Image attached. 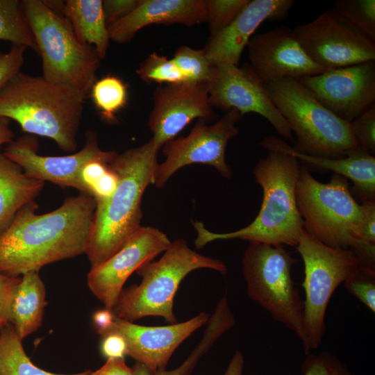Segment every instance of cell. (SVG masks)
<instances>
[{"instance_id":"obj_22","label":"cell","mask_w":375,"mask_h":375,"mask_svg":"<svg viewBox=\"0 0 375 375\" xmlns=\"http://www.w3.org/2000/svg\"><path fill=\"white\" fill-rule=\"evenodd\" d=\"M206 18V0H140L132 12L109 24L108 29L110 40L123 44L151 24L193 26Z\"/></svg>"},{"instance_id":"obj_14","label":"cell","mask_w":375,"mask_h":375,"mask_svg":"<svg viewBox=\"0 0 375 375\" xmlns=\"http://www.w3.org/2000/svg\"><path fill=\"white\" fill-rule=\"evenodd\" d=\"M211 107L235 109L242 116L255 112L265 118L281 137L293 140L292 130L272 101L266 84L249 64L214 66L208 82Z\"/></svg>"},{"instance_id":"obj_30","label":"cell","mask_w":375,"mask_h":375,"mask_svg":"<svg viewBox=\"0 0 375 375\" xmlns=\"http://www.w3.org/2000/svg\"><path fill=\"white\" fill-rule=\"evenodd\" d=\"M333 8L352 26L375 42L374 0H338Z\"/></svg>"},{"instance_id":"obj_35","label":"cell","mask_w":375,"mask_h":375,"mask_svg":"<svg viewBox=\"0 0 375 375\" xmlns=\"http://www.w3.org/2000/svg\"><path fill=\"white\" fill-rule=\"evenodd\" d=\"M301 369L303 375H355L335 356L327 351L308 354Z\"/></svg>"},{"instance_id":"obj_28","label":"cell","mask_w":375,"mask_h":375,"mask_svg":"<svg viewBox=\"0 0 375 375\" xmlns=\"http://www.w3.org/2000/svg\"><path fill=\"white\" fill-rule=\"evenodd\" d=\"M90 94L101 117L114 122L127 103L128 86L119 77L108 74L94 82Z\"/></svg>"},{"instance_id":"obj_13","label":"cell","mask_w":375,"mask_h":375,"mask_svg":"<svg viewBox=\"0 0 375 375\" xmlns=\"http://www.w3.org/2000/svg\"><path fill=\"white\" fill-rule=\"evenodd\" d=\"M38 143L33 136L24 135L6 145L3 153L19 165L30 177L49 181L61 188H73L81 194H87L81 181V172L90 162L109 163L117 152L102 150L97 135L92 131L85 133L83 147L72 154L61 156L38 154Z\"/></svg>"},{"instance_id":"obj_17","label":"cell","mask_w":375,"mask_h":375,"mask_svg":"<svg viewBox=\"0 0 375 375\" xmlns=\"http://www.w3.org/2000/svg\"><path fill=\"white\" fill-rule=\"evenodd\" d=\"M212 108L208 83L183 82L156 88L148 122L156 148L159 150L176 138L193 119L210 118Z\"/></svg>"},{"instance_id":"obj_1","label":"cell","mask_w":375,"mask_h":375,"mask_svg":"<svg viewBox=\"0 0 375 375\" xmlns=\"http://www.w3.org/2000/svg\"><path fill=\"white\" fill-rule=\"evenodd\" d=\"M38 208L35 201L24 206L0 234V273L19 276L85 253L96 208L92 197H67L44 214Z\"/></svg>"},{"instance_id":"obj_45","label":"cell","mask_w":375,"mask_h":375,"mask_svg":"<svg viewBox=\"0 0 375 375\" xmlns=\"http://www.w3.org/2000/svg\"><path fill=\"white\" fill-rule=\"evenodd\" d=\"M10 125V119L0 117V148L3 145H6L15 140V134Z\"/></svg>"},{"instance_id":"obj_27","label":"cell","mask_w":375,"mask_h":375,"mask_svg":"<svg viewBox=\"0 0 375 375\" xmlns=\"http://www.w3.org/2000/svg\"><path fill=\"white\" fill-rule=\"evenodd\" d=\"M206 324L207 326L201 341L181 365L171 370L165 369L151 374L144 365L135 362L131 367L133 375H190L201 358L231 328L228 319L219 314L210 315Z\"/></svg>"},{"instance_id":"obj_40","label":"cell","mask_w":375,"mask_h":375,"mask_svg":"<svg viewBox=\"0 0 375 375\" xmlns=\"http://www.w3.org/2000/svg\"><path fill=\"white\" fill-rule=\"evenodd\" d=\"M101 338L100 351L106 359H124L127 356L126 342L122 335L110 332Z\"/></svg>"},{"instance_id":"obj_23","label":"cell","mask_w":375,"mask_h":375,"mask_svg":"<svg viewBox=\"0 0 375 375\" xmlns=\"http://www.w3.org/2000/svg\"><path fill=\"white\" fill-rule=\"evenodd\" d=\"M44 185L0 151V234L24 206L35 201Z\"/></svg>"},{"instance_id":"obj_39","label":"cell","mask_w":375,"mask_h":375,"mask_svg":"<svg viewBox=\"0 0 375 375\" xmlns=\"http://www.w3.org/2000/svg\"><path fill=\"white\" fill-rule=\"evenodd\" d=\"M140 0H103L102 6L107 25L121 19L132 12Z\"/></svg>"},{"instance_id":"obj_29","label":"cell","mask_w":375,"mask_h":375,"mask_svg":"<svg viewBox=\"0 0 375 375\" xmlns=\"http://www.w3.org/2000/svg\"><path fill=\"white\" fill-rule=\"evenodd\" d=\"M0 40L22 45L38 53L19 0H0Z\"/></svg>"},{"instance_id":"obj_10","label":"cell","mask_w":375,"mask_h":375,"mask_svg":"<svg viewBox=\"0 0 375 375\" xmlns=\"http://www.w3.org/2000/svg\"><path fill=\"white\" fill-rule=\"evenodd\" d=\"M304 265L305 291L303 339L308 355L321 344L325 333L328 304L338 285L360 265L350 249L329 247L305 231L296 247Z\"/></svg>"},{"instance_id":"obj_9","label":"cell","mask_w":375,"mask_h":375,"mask_svg":"<svg viewBox=\"0 0 375 375\" xmlns=\"http://www.w3.org/2000/svg\"><path fill=\"white\" fill-rule=\"evenodd\" d=\"M297 262L283 245L250 242L242 272L249 297L302 340L304 302L291 275Z\"/></svg>"},{"instance_id":"obj_21","label":"cell","mask_w":375,"mask_h":375,"mask_svg":"<svg viewBox=\"0 0 375 375\" xmlns=\"http://www.w3.org/2000/svg\"><path fill=\"white\" fill-rule=\"evenodd\" d=\"M260 145L268 151L292 156L310 168L332 172L350 180L353 183L351 194L361 203L375 201V157L360 148L335 158L301 153L275 135L266 136Z\"/></svg>"},{"instance_id":"obj_43","label":"cell","mask_w":375,"mask_h":375,"mask_svg":"<svg viewBox=\"0 0 375 375\" xmlns=\"http://www.w3.org/2000/svg\"><path fill=\"white\" fill-rule=\"evenodd\" d=\"M115 317L112 311L107 308L98 310L93 314V323L100 336L103 335L111 326Z\"/></svg>"},{"instance_id":"obj_4","label":"cell","mask_w":375,"mask_h":375,"mask_svg":"<svg viewBox=\"0 0 375 375\" xmlns=\"http://www.w3.org/2000/svg\"><path fill=\"white\" fill-rule=\"evenodd\" d=\"M86 97L75 88L22 72L0 90V117L15 121L28 134L53 140L74 152Z\"/></svg>"},{"instance_id":"obj_33","label":"cell","mask_w":375,"mask_h":375,"mask_svg":"<svg viewBox=\"0 0 375 375\" xmlns=\"http://www.w3.org/2000/svg\"><path fill=\"white\" fill-rule=\"evenodd\" d=\"M249 0H206L207 18L210 35L228 26Z\"/></svg>"},{"instance_id":"obj_2","label":"cell","mask_w":375,"mask_h":375,"mask_svg":"<svg viewBox=\"0 0 375 375\" xmlns=\"http://www.w3.org/2000/svg\"><path fill=\"white\" fill-rule=\"evenodd\" d=\"M158 151L151 139L117 153L109 162L118 182L108 200L96 203L85 250L90 269L116 253L140 226L142 197L147 186L155 183Z\"/></svg>"},{"instance_id":"obj_37","label":"cell","mask_w":375,"mask_h":375,"mask_svg":"<svg viewBox=\"0 0 375 375\" xmlns=\"http://www.w3.org/2000/svg\"><path fill=\"white\" fill-rule=\"evenodd\" d=\"M26 47L11 44L6 52H0V90L18 72L24 62Z\"/></svg>"},{"instance_id":"obj_26","label":"cell","mask_w":375,"mask_h":375,"mask_svg":"<svg viewBox=\"0 0 375 375\" xmlns=\"http://www.w3.org/2000/svg\"><path fill=\"white\" fill-rule=\"evenodd\" d=\"M22 341L9 323L0 331V375H89L91 372L63 374L40 369L28 358Z\"/></svg>"},{"instance_id":"obj_12","label":"cell","mask_w":375,"mask_h":375,"mask_svg":"<svg viewBox=\"0 0 375 375\" xmlns=\"http://www.w3.org/2000/svg\"><path fill=\"white\" fill-rule=\"evenodd\" d=\"M242 117L239 111L231 109L210 125L199 119L187 136L167 142L162 150L166 159L158 165L156 186L162 188L176 171L194 163L210 165L222 176L230 178L232 171L226 162L225 150L229 140L238 134L235 124Z\"/></svg>"},{"instance_id":"obj_7","label":"cell","mask_w":375,"mask_h":375,"mask_svg":"<svg viewBox=\"0 0 375 375\" xmlns=\"http://www.w3.org/2000/svg\"><path fill=\"white\" fill-rule=\"evenodd\" d=\"M270 97L296 135L294 148L313 156L342 158L359 149L350 122L320 103L299 80L283 78L266 84Z\"/></svg>"},{"instance_id":"obj_6","label":"cell","mask_w":375,"mask_h":375,"mask_svg":"<svg viewBox=\"0 0 375 375\" xmlns=\"http://www.w3.org/2000/svg\"><path fill=\"white\" fill-rule=\"evenodd\" d=\"M203 268L227 273L224 262L196 252L185 240L171 242L158 260L136 271L142 277L140 283L123 289L112 311L116 317L131 322L155 316L176 323L173 307L179 285L189 273Z\"/></svg>"},{"instance_id":"obj_5","label":"cell","mask_w":375,"mask_h":375,"mask_svg":"<svg viewBox=\"0 0 375 375\" xmlns=\"http://www.w3.org/2000/svg\"><path fill=\"white\" fill-rule=\"evenodd\" d=\"M20 6L42 58V76L71 85L87 97L101 60L96 49L81 43L68 19L46 1L22 0Z\"/></svg>"},{"instance_id":"obj_11","label":"cell","mask_w":375,"mask_h":375,"mask_svg":"<svg viewBox=\"0 0 375 375\" xmlns=\"http://www.w3.org/2000/svg\"><path fill=\"white\" fill-rule=\"evenodd\" d=\"M292 30L306 53L325 71L375 61V42L352 26L334 8Z\"/></svg>"},{"instance_id":"obj_3","label":"cell","mask_w":375,"mask_h":375,"mask_svg":"<svg viewBox=\"0 0 375 375\" xmlns=\"http://www.w3.org/2000/svg\"><path fill=\"white\" fill-rule=\"evenodd\" d=\"M301 168L295 157L269 151L253 169L256 182L263 192L260 209L253 221L240 230L224 233L211 232L202 222L194 221L196 247L201 249L215 240L231 239L296 247L304 231L296 197Z\"/></svg>"},{"instance_id":"obj_24","label":"cell","mask_w":375,"mask_h":375,"mask_svg":"<svg viewBox=\"0 0 375 375\" xmlns=\"http://www.w3.org/2000/svg\"><path fill=\"white\" fill-rule=\"evenodd\" d=\"M45 285L39 272L24 274L13 294L8 323L22 340L41 326L47 305Z\"/></svg>"},{"instance_id":"obj_32","label":"cell","mask_w":375,"mask_h":375,"mask_svg":"<svg viewBox=\"0 0 375 375\" xmlns=\"http://www.w3.org/2000/svg\"><path fill=\"white\" fill-rule=\"evenodd\" d=\"M136 73L147 83L176 84L186 82L184 75L172 60L156 52L151 53L140 64Z\"/></svg>"},{"instance_id":"obj_31","label":"cell","mask_w":375,"mask_h":375,"mask_svg":"<svg viewBox=\"0 0 375 375\" xmlns=\"http://www.w3.org/2000/svg\"><path fill=\"white\" fill-rule=\"evenodd\" d=\"M171 60L183 73L186 82L208 83L210 78L214 66L207 59L203 49L181 46Z\"/></svg>"},{"instance_id":"obj_38","label":"cell","mask_w":375,"mask_h":375,"mask_svg":"<svg viewBox=\"0 0 375 375\" xmlns=\"http://www.w3.org/2000/svg\"><path fill=\"white\" fill-rule=\"evenodd\" d=\"M20 281V276L0 273V331L8 324L11 300Z\"/></svg>"},{"instance_id":"obj_15","label":"cell","mask_w":375,"mask_h":375,"mask_svg":"<svg viewBox=\"0 0 375 375\" xmlns=\"http://www.w3.org/2000/svg\"><path fill=\"white\" fill-rule=\"evenodd\" d=\"M170 243L158 228L140 226L116 253L90 269L87 276L90 291L105 308L112 310L128 277L163 253Z\"/></svg>"},{"instance_id":"obj_19","label":"cell","mask_w":375,"mask_h":375,"mask_svg":"<svg viewBox=\"0 0 375 375\" xmlns=\"http://www.w3.org/2000/svg\"><path fill=\"white\" fill-rule=\"evenodd\" d=\"M210 315L204 312L183 322L166 326H142L117 317L103 335L119 333L127 346V356L144 365L151 374L165 369L176 349L196 330L206 324ZM101 335V336H103Z\"/></svg>"},{"instance_id":"obj_20","label":"cell","mask_w":375,"mask_h":375,"mask_svg":"<svg viewBox=\"0 0 375 375\" xmlns=\"http://www.w3.org/2000/svg\"><path fill=\"white\" fill-rule=\"evenodd\" d=\"M294 4L293 0H249L228 26L210 36L203 48L207 59L212 66L238 65L258 27L266 20L285 18Z\"/></svg>"},{"instance_id":"obj_25","label":"cell","mask_w":375,"mask_h":375,"mask_svg":"<svg viewBox=\"0 0 375 375\" xmlns=\"http://www.w3.org/2000/svg\"><path fill=\"white\" fill-rule=\"evenodd\" d=\"M62 13L71 24L77 39L93 47L101 59L107 54L110 37L101 0H67Z\"/></svg>"},{"instance_id":"obj_44","label":"cell","mask_w":375,"mask_h":375,"mask_svg":"<svg viewBox=\"0 0 375 375\" xmlns=\"http://www.w3.org/2000/svg\"><path fill=\"white\" fill-rule=\"evenodd\" d=\"M244 365L243 354L240 351H236L223 375H242Z\"/></svg>"},{"instance_id":"obj_16","label":"cell","mask_w":375,"mask_h":375,"mask_svg":"<svg viewBox=\"0 0 375 375\" xmlns=\"http://www.w3.org/2000/svg\"><path fill=\"white\" fill-rule=\"evenodd\" d=\"M299 81L320 103L347 122L375 104V61L326 70Z\"/></svg>"},{"instance_id":"obj_8","label":"cell","mask_w":375,"mask_h":375,"mask_svg":"<svg viewBox=\"0 0 375 375\" xmlns=\"http://www.w3.org/2000/svg\"><path fill=\"white\" fill-rule=\"evenodd\" d=\"M296 197L308 234L331 248L351 247L357 239L362 206L347 178L333 174L328 183H322L301 165Z\"/></svg>"},{"instance_id":"obj_42","label":"cell","mask_w":375,"mask_h":375,"mask_svg":"<svg viewBox=\"0 0 375 375\" xmlns=\"http://www.w3.org/2000/svg\"><path fill=\"white\" fill-rule=\"evenodd\" d=\"M89 375H133V372L124 359H107L101 367L90 372Z\"/></svg>"},{"instance_id":"obj_34","label":"cell","mask_w":375,"mask_h":375,"mask_svg":"<svg viewBox=\"0 0 375 375\" xmlns=\"http://www.w3.org/2000/svg\"><path fill=\"white\" fill-rule=\"evenodd\" d=\"M343 283L349 293L375 312V269L360 265Z\"/></svg>"},{"instance_id":"obj_36","label":"cell","mask_w":375,"mask_h":375,"mask_svg":"<svg viewBox=\"0 0 375 375\" xmlns=\"http://www.w3.org/2000/svg\"><path fill=\"white\" fill-rule=\"evenodd\" d=\"M351 133L358 147L375 153V104L350 122Z\"/></svg>"},{"instance_id":"obj_41","label":"cell","mask_w":375,"mask_h":375,"mask_svg":"<svg viewBox=\"0 0 375 375\" xmlns=\"http://www.w3.org/2000/svg\"><path fill=\"white\" fill-rule=\"evenodd\" d=\"M362 215L357 239L375 244V201L361 203Z\"/></svg>"},{"instance_id":"obj_18","label":"cell","mask_w":375,"mask_h":375,"mask_svg":"<svg viewBox=\"0 0 375 375\" xmlns=\"http://www.w3.org/2000/svg\"><path fill=\"white\" fill-rule=\"evenodd\" d=\"M247 47L249 65L265 84L283 78L301 80L325 71L308 57L293 30L286 26L253 35Z\"/></svg>"}]
</instances>
